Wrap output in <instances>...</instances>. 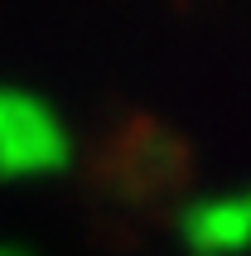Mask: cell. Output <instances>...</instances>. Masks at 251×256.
<instances>
[{
  "label": "cell",
  "mask_w": 251,
  "mask_h": 256,
  "mask_svg": "<svg viewBox=\"0 0 251 256\" xmlns=\"http://www.w3.org/2000/svg\"><path fill=\"white\" fill-rule=\"evenodd\" d=\"M68 164V130L44 102L0 92V179L54 174Z\"/></svg>",
  "instance_id": "cell-1"
},
{
  "label": "cell",
  "mask_w": 251,
  "mask_h": 256,
  "mask_svg": "<svg viewBox=\"0 0 251 256\" xmlns=\"http://www.w3.org/2000/svg\"><path fill=\"white\" fill-rule=\"evenodd\" d=\"M184 242L194 256H237L251 246V208L246 198H212L184 213Z\"/></svg>",
  "instance_id": "cell-2"
},
{
  "label": "cell",
  "mask_w": 251,
  "mask_h": 256,
  "mask_svg": "<svg viewBox=\"0 0 251 256\" xmlns=\"http://www.w3.org/2000/svg\"><path fill=\"white\" fill-rule=\"evenodd\" d=\"M0 256H29V252H24V246H5V242H0Z\"/></svg>",
  "instance_id": "cell-3"
},
{
  "label": "cell",
  "mask_w": 251,
  "mask_h": 256,
  "mask_svg": "<svg viewBox=\"0 0 251 256\" xmlns=\"http://www.w3.org/2000/svg\"><path fill=\"white\" fill-rule=\"evenodd\" d=\"M246 208H251V194H246Z\"/></svg>",
  "instance_id": "cell-4"
}]
</instances>
